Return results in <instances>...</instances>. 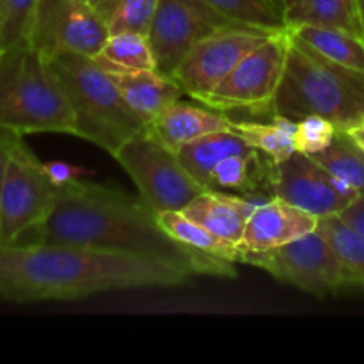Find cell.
I'll list each match as a JSON object with an SVG mask.
<instances>
[{
  "label": "cell",
  "mask_w": 364,
  "mask_h": 364,
  "mask_svg": "<svg viewBox=\"0 0 364 364\" xmlns=\"http://www.w3.org/2000/svg\"><path fill=\"white\" fill-rule=\"evenodd\" d=\"M196 274L151 256L52 244H0V299L77 301L119 290L181 287Z\"/></svg>",
  "instance_id": "cell-2"
},
{
  "label": "cell",
  "mask_w": 364,
  "mask_h": 364,
  "mask_svg": "<svg viewBox=\"0 0 364 364\" xmlns=\"http://www.w3.org/2000/svg\"><path fill=\"white\" fill-rule=\"evenodd\" d=\"M21 244L151 256L187 267L196 276L237 277L238 263L198 252L169 237L141 198L89 180L59 188L46 219Z\"/></svg>",
  "instance_id": "cell-1"
},
{
  "label": "cell",
  "mask_w": 364,
  "mask_h": 364,
  "mask_svg": "<svg viewBox=\"0 0 364 364\" xmlns=\"http://www.w3.org/2000/svg\"><path fill=\"white\" fill-rule=\"evenodd\" d=\"M92 59L105 68L156 70L155 55H153L148 36L130 34V32L109 36L102 52Z\"/></svg>",
  "instance_id": "cell-26"
},
{
  "label": "cell",
  "mask_w": 364,
  "mask_h": 364,
  "mask_svg": "<svg viewBox=\"0 0 364 364\" xmlns=\"http://www.w3.org/2000/svg\"><path fill=\"white\" fill-rule=\"evenodd\" d=\"M316 230L327 238L331 247L336 252L345 277L347 288L364 291V237L352 230L348 224L340 219V215L320 217Z\"/></svg>",
  "instance_id": "cell-24"
},
{
  "label": "cell",
  "mask_w": 364,
  "mask_h": 364,
  "mask_svg": "<svg viewBox=\"0 0 364 364\" xmlns=\"http://www.w3.org/2000/svg\"><path fill=\"white\" fill-rule=\"evenodd\" d=\"M156 217H159L160 226L169 237H173L174 240L187 245V247L194 249V251L235 263H242V259H244V247L217 237L205 226L188 219L181 210H167V212L156 213Z\"/></svg>",
  "instance_id": "cell-21"
},
{
  "label": "cell",
  "mask_w": 364,
  "mask_h": 364,
  "mask_svg": "<svg viewBox=\"0 0 364 364\" xmlns=\"http://www.w3.org/2000/svg\"><path fill=\"white\" fill-rule=\"evenodd\" d=\"M0 128L23 137L73 135V110L63 85L28 39L0 50Z\"/></svg>",
  "instance_id": "cell-4"
},
{
  "label": "cell",
  "mask_w": 364,
  "mask_h": 364,
  "mask_svg": "<svg viewBox=\"0 0 364 364\" xmlns=\"http://www.w3.org/2000/svg\"><path fill=\"white\" fill-rule=\"evenodd\" d=\"M85 2H89L92 7H96V9L100 11V9H103L105 6H109V4H112L114 0H85Z\"/></svg>",
  "instance_id": "cell-38"
},
{
  "label": "cell",
  "mask_w": 364,
  "mask_h": 364,
  "mask_svg": "<svg viewBox=\"0 0 364 364\" xmlns=\"http://www.w3.org/2000/svg\"><path fill=\"white\" fill-rule=\"evenodd\" d=\"M159 2L160 0H114L100 9V13L105 18L109 36L123 32L148 36Z\"/></svg>",
  "instance_id": "cell-28"
},
{
  "label": "cell",
  "mask_w": 364,
  "mask_h": 364,
  "mask_svg": "<svg viewBox=\"0 0 364 364\" xmlns=\"http://www.w3.org/2000/svg\"><path fill=\"white\" fill-rule=\"evenodd\" d=\"M272 198H279L315 217L340 215L359 196L347 181L327 173L318 162L297 153L274 166Z\"/></svg>",
  "instance_id": "cell-13"
},
{
  "label": "cell",
  "mask_w": 364,
  "mask_h": 364,
  "mask_svg": "<svg viewBox=\"0 0 364 364\" xmlns=\"http://www.w3.org/2000/svg\"><path fill=\"white\" fill-rule=\"evenodd\" d=\"M242 263L320 299L336 295L347 288L343 267L318 230L270 251H245Z\"/></svg>",
  "instance_id": "cell-9"
},
{
  "label": "cell",
  "mask_w": 364,
  "mask_h": 364,
  "mask_svg": "<svg viewBox=\"0 0 364 364\" xmlns=\"http://www.w3.org/2000/svg\"><path fill=\"white\" fill-rule=\"evenodd\" d=\"M340 219L364 237V192L340 213Z\"/></svg>",
  "instance_id": "cell-32"
},
{
  "label": "cell",
  "mask_w": 364,
  "mask_h": 364,
  "mask_svg": "<svg viewBox=\"0 0 364 364\" xmlns=\"http://www.w3.org/2000/svg\"><path fill=\"white\" fill-rule=\"evenodd\" d=\"M230 27L247 25L230 20L203 0H160L148 34L156 70L173 77L199 41Z\"/></svg>",
  "instance_id": "cell-11"
},
{
  "label": "cell",
  "mask_w": 364,
  "mask_h": 364,
  "mask_svg": "<svg viewBox=\"0 0 364 364\" xmlns=\"http://www.w3.org/2000/svg\"><path fill=\"white\" fill-rule=\"evenodd\" d=\"M316 228L318 217L279 198H270L258 203L249 215L242 247L249 252L270 251L313 233Z\"/></svg>",
  "instance_id": "cell-14"
},
{
  "label": "cell",
  "mask_w": 364,
  "mask_h": 364,
  "mask_svg": "<svg viewBox=\"0 0 364 364\" xmlns=\"http://www.w3.org/2000/svg\"><path fill=\"white\" fill-rule=\"evenodd\" d=\"M338 128L322 116H306L295 127V151L315 155L323 151L336 137Z\"/></svg>",
  "instance_id": "cell-29"
},
{
  "label": "cell",
  "mask_w": 364,
  "mask_h": 364,
  "mask_svg": "<svg viewBox=\"0 0 364 364\" xmlns=\"http://www.w3.org/2000/svg\"><path fill=\"white\" fill-rule=\"evenodd\" d=\"M21 137H23V135H18L14 134V132L0 128V191H2L4 176H6V169H7V162H9L11 151H13L18 139Z\"/></svg>",
  "instance_id": "cell-33"
},
{
  "label": "cell",
  "mask_w": 364,
  "mask_h": 364,
  "mask_svg": "<svg viewBox=\"0 0 364 364\" xmlns=\"http://www.w3.org/2000/svg\"><path fill=\"white\" fill-rule=\"evenodd\" d=\"M102 68L110 75L124 102L146 124L153 117L159 116L169 103L176 102L181 98V95H185L183 89L173 77L160 73L159 70Z\"/></svg>",
  "instance_id": "cell-17"
},
{
  "label": "cell",
  "mask_w": 364,
  "mask_h": 364,
  "mask_svg": "<svg viewBox=\"0 0 364 364\" xmlns=\"http://www.w3.org/2000/svg\"><path fill=\"white\" fill-rule=\"evenodd\" d=\"M327 173L347 181L352 188L364 192V151L348 132L338 130L336 137L323 151L309 155Z\"/></svg>",
  "instance_id": "cell-25"
},
{
  "label": "cell",
  "mask_w": 364,
  "mask_h": 364,
  "mask_svg": "<svg viewBox=\"0 0 364 364\" xmlns=\"http://www.w3.org/2000/svg\"><path fill=\"white\" fill-rule=\"evenodd\" d=\"M348 134L352 135V139H354V141L361 146V149L364 151V124H361L359 128H355V130L348 132Z\"/></svg>",
  "instance_id": "cell-34"
},
{
  "label": "cell",
  "mask_w": 364,
  "mask_h": 364,
  "mask_svg": "<svg viewBox=\"0 0 364 364\" xmlns=\"http://www.w3.org/2000/svg\"><path fill=\"white\" fill-rule=\"evenodd\" d=\"M297 121L283 116H270V121L237 119L231 117V130L237 132L251 148L269 156L272 164H281L295 153Z\"/></svg>",
  "instance_id": "cell-20"
},
{
  "label": "cell",
  "mask_w": 364,
  "mask_h": 364,
  "mask_svg": "<svg viewBox=\"0 0 364 364\" xmlns=\"http://www.w3.org/2000/svg\"><path fill=\"white\" fill-rule=\"evenodd\" d=\"M251 146L233 130H220L187 142L176 151L185 169L206 188L213 167L233 153H240Z\"/></svg>",
  "instance_id": "cell-19"
},
{
  "label": "cell",
  "mask_w": 364,
  "mask_h": 364,
  "mask_svg": "<svg viewBox=\"0 0 364 364\" xmlns=\"http://www.w3.org/2000/svg\"><path fill=\"white\" fill-rule=\"evenodd\" d=\"M107 38L105 18L85 0H38L28 41L46 60L66 53L96 57Z\"/></svg>",
  "instance_id": "cell-10"
},
{
  "label": "cell",
  "mask_w": 364,
  "mask_h": 364,
  "mask_svg": "<svg viewBox=\"0 0 364 364\" xmlns=\"http://www.w3.org/2000/svg\"><path fill=\"white\" fill-rule=\"evenodd\" d=\"M284 23L287 27H333L363 36L355 0H295L284 13Z\"/></svg>",
  "instance_id": "cell-23"
},
{
  "label": "cell",
  "mask_w": 364,
  "mask_h": 364,
  "mask_svg": "<svg viewBox=\"0 0 364 364\" xmlns=\"http://www.w3.org/2000/svg\"><path fill=\"white\" fill-rule=\"evenodd\" d=\"M112 159L132 178L142 201L156 213L183 210L206 191L185 169L176 153L146 130L124 142Z\"/></svg>",
  "instance_id": "cell-7"
},
{
  "label": "cell",
  "mask_w": 364,
  "mask_h": 364,
  "mask_svg": "<svg viewBox=\"0 0 364 364\" xmlns=\"http://www.w3.org/2000/svg\"><path fill=\"white\" fill-rule=\"evenodd\" d=\"M288 50V28L270 34L213 89L212 95L205 100V105L228 116L235 112H244L252 119L272 116L274 100L287 66Z\"/></svg>",
  "instance_id": "cell-6"
},
{
  "label": "cell",
  "mask_w": 364,
  "mask_h": 364,
  "mask_svg": "<svg viewBox=\"0 0 364 364\" xmlns=\"http://www.w3.org/2000/svg\"><path fill=\"white\" fill-rule=\"evenodd\" d=\"M358 4V14H359V23H361L363 38H364V0H355Z\"/></svg>",
  "instance_id": "cell-36"
},
{
  "label": "cell",
  "mask_w": 364,
  "mask_h": 364,
  "mask_svg": "<svg viewBox=\"0 0 364 364\" xmlns=\"http://www.w3.org/2000/svg\"><path fill=\"white\" fill-rule=\"evenodd\" d=\"M272 2L279 7V11L283 13V16H284V13H287V11L294 6L295 0H272Z\"/></svg>",
  "instance_id": "cell-35"
},
{
  "label": "cell",
  "mask_w": 364,
  "mask_h": 364,
  "mask_svg": "<svg viewBox=\"0 0 364 364\" xmlns=\"http://www.w3.org/2000/svg\"><path fill=\"white\" fill-rule=\"evenodd\" d=\"M274 166L276 164L270 162L269 156L255 148L233 153L213 167L206 191L231 192L256 201H267L272 198L270 181Z\"/></svg>",
  "instance_id": "cell-16"
},
{
  "label": "cell",
  "mask_w": 364,
  "mask_h": 364,
  "mask_svg": "<svg viewBox=\"0 0 364 364\" xmlns=\"http://www.w3.org/2000/svg\"><path fill=\"white\" fill-rule=\"evenodd\" d=\"M237 23L279 32L287 28L284 16L272 0H203Z\"/></svg>",
  "instance_id": "cell-27"
},
{
  "label": "cell",
  "mask_w": 364,
  "mask_h": 364,
  "mask_svg": "<svg viewBox=\"0 0 364 364\" xmlns=\"http://www.w3.org/2000/svg\"><path fill=\"white\" fill-rule=\"evenodd\" d=\"M231 130V116L205 103L176 100L146 124V132L176 153L187 142L213 132Z\"/></svg>",
  "instance_id": "cell-15"
},
{
  "label": "cell",
  "mask_w": 364,
  "mask_h": 364,
  "mask_svg": "<svg viewBox=\"0 0 364 364\" xmlns=\"http://www.w3.org/2000/svg\"><path fill=\"white\" fill-rule=\"evenodd\" d=\"M301 41L311 46L320 55L333 63L352 70L364 71V38L354 32L333 27H315V25H297L287 27Z\"/></svg>",
  "instance_id": "cell-22"
},
{
  "label": "cell",
  "mask_w": 364,
  "mask_h": 364,
  "mask_svg": "<svg viewBox=\"0 0 364 364\" xmlns=\"http://www.w3.org/2000/svg\"><path fill=\"white\" fill-rule=\"evenodd\" d=\"M43 171L48 176V180L55 185L57 188H63L66 185L75 183L78 180H84L85 176L91 174L85 167L73 166V164L63 162V160H52V162H41Z\"/></svg>",
  "instance_id": "cell-31"
},
{
  "label": "cell",
  "mask_w": 364,
  "mask_h": 364,
  "mask_svg": "<svg viewBox=\"0 0 364 364\" xmlns=\"http://www.w3.org/2000/svg\"><path fill=\"white\" fill-rule=\"evenodd\" d=\"M274 32L255 27H230L199 41L173 73L185 95L205 103L235 66Z\"/></svg>",
  "instance_id": "cell-12"
},
{
  "label": "cell",
  "mask_w": 364,
  "mask_h": 364,
  "mask_svg": "<svg viewBox=\"0 0 364 364\" xmlns=\"http://www.w3.org/2000/svg\"><path fill=\"white\" fill-rule=\"evenodd\" d=\"M4 18H6V0H0V41H2Z\"/></svg>",
  "instance_id": "cell-37"
},
{
  "label": "cell",
  "mask_w": 364,
  "mask_h": 364,
  "mask_svg": "<svg viewBox=\"0 0 364 364\" xmlns=\"http://www.w3.org/2000/svg\"><path fill=\"white\" fill-rule=\"evenodd\" d=\"M36 6H38V0H6V18H4L0 50L27 41Z\"/></svg>",
  "instance_id": "cell-30"
},
{
  "label": "cell",
  "mask_w": 364,
  "mask_h": 364,
  "mask_svg": "<svg viewBox=\"0 0 364 364\" xmlns=\"http://www.w3.org/2000/svg\"><path fill=\"white\" fill-rule=\"evenodd\" d=\"M274 114L294 121L315 114L340 132L355 130L364 124V71L333 63L290 32Z\"/></svg>",
  "instance_id": "cell-3"
},
{
  "label": "cell",
  "mask_w": 364,
  "mask_h": 364,
  "mask_svg": "<svg viewBox=\"0 0 364 364\" xmlns=\"http://www.w3.org/2000/svg\"><path fill=\"white\" fill-rule=\"evenodd\" d=\"M258 203L262 201L231 192L205 191L192 199L181 212L217 237L242 247L245 224Z\"/></svg>",
  "instance_id": "cell-18"
},
{
  "label": "cell",
  "mask_w": 364,
  "mask_h": 364,
  "mask_svg": "<svg viewBox=\"0 0 364 364\" xmlns=\"http://www.w3.org/2000/svg\"><path fill=\"white\" fill-rule=\"evenodd\" d=\"M59 188L48 180L41 160L18 139L0 191V244H21L46 219Z\"/></svg>",
  "instance_id": "cell-8"
},
{
  "label": "cell",
  "mask_w": 364,
  "mask_h": 364,
  "mask_svg": "<svg viewBox=\"0 0 364 364\" xmlns=\"http://www.w3.org/2000/svg\"><path fill=\"white\" fill-rule=\"evenodd\" d=\"M75 117L73 137L98 146L110 156L146 130L107 70L92 57L66 53L50 60Z\"/></svg>",
  "instance_id": "cell-5"
}]
</instances>
